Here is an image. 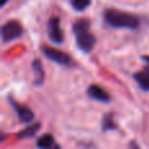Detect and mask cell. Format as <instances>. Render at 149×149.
Listing matches in <instances>:
<instances>
[{"mask_svg": "<svg viewBox=\"0 0 149 149\" xmlns=\"http://www.w3.org/2000/svg\"><path fill=\"white\" fill-rule=\"evenodd\" d=\"M103 20L109 26L114 29H128V30H136L141 24L139 16L128 12H122L119 9H106L103 12Z\"/></svg>", "mask_w": 149, "mask_h": 149, "instance_id": "6da1fadb", "label": "cell"}, {"mask_svg": "<svg viewBox=\"0 0 149 149\" xmlns=\"http://www.w3.org/2000/svg\"><path fill=\"white\" fill-rule=\"evenodd\" d=\"M76 45L82 52H90L95 46V36L90 31V22L86 18L76 21L72 26Z\"/></svg>", "mask_w": 149, "mask_h": 149, "instance_id": "7a4b0ae2", "label": "cell"}, {"mask_svg": "<svg viewBox=\"0 0 149 149\" xmlns=\"http://www.w3.org/2000/svg\"><path fill=\"white\" fill-rule=\"evenodd\" d=\"M41 50L47 59L54 62V63H56V64L63 65V67H71V65L73 64L70 55L63 52V51H60V50L54 49V47H49V46H43Z\"/></svg>", "mask_w": 149, "mask_h": 149, "instance_id": "3957f363", "label": "cell"}, {"mask_svg": "<svg viewBox=\"0 0 149 149\" xmlns=\"http://www.w3.org/2000/svg\"><path fill=\"white\" fill-rule=\"evenodd\" d=\"M24 33V29L21 26L20 22L12 20L5 22L1 26V39L3 43H8V42H12L15 39H18Z\"/></svg>", "mask_w": 149, "mask_h": 149, "instance_id": "277c9868", "label": "cell"}, {"mask_svg": "<svg viewBox=\"0 0 149 149\" xmlns=\"http://www.w3.org/2000/svg\"><path fill=\"white\" fill-rule=\"evenodd\" d=\"M47 36L50 41L55 45H60L64 41V34L60 28V20L59 17H51L47 22Z\"/></svg>", "mask_w": 149, "mask_h": 149, "instance_id": "5b68a950", "label": "cell"}, {"mask_svg": "<svg viewBox=\"0 0 149 149\" xmlns=\"http://www.w3.org/2000/svg\"><path fill=\"white\" fill-rule=\"evenodd\" d=\"M8 100H9V105L12 106V109L15 110L16 115L18 116L20 122H22V123H33L34 113L28 107V106L22 105V103L16 102V101L13 100V98H10V97L8 98Z\"/></svg>", "mask_w": 149, "mask_h": 149, "instance_id": "8992f818", "label": "cell"}, {"mask_svg": "<svg viewBox=\"0 0 149 149\" xmlns=\"http://www.w3.org/2000/svg\"><path fill=\"white\" fill-rule=\"evenodd\" d=\"M86 94L89 95L92 100L94 101H98V102H103V103H109L111 101V97L102 86L100 85H89L86 89Z\"/></svg>", "mask_w": 149, "mask_h": 149, "instance_id": "52a82bcc", "label": "cell"}, {"mask_svg": "<svg viewBox=\"0 0 149 149\" xmlns=\"http://www.w3.org/2000/svg\"><path fill=\"white\" fill-rule=\"evenodd\" d=\"M31 70H33V73H34L33 85L34 86H42L45 81V71H43V67H42L41 60L34 59L31 62Z\"/></svg>", "mask_w": 149, "mask_h": 149, "instance_id": "ba28073f", "label": "cell"}, {"mask_svg": "<svg viewBox=\"0 0 149 149\" xmlns=\"http://www.w3.org/2000/svg\"><path fill=\"white\" fill-rule=\"evenodd\" d=\"M38 149H60L59 145L55 143V139L51 134H45L37 140L36 143Z\"/></svg>", "mask_w": 149, "mask_h": 149, "instance_id": "9c48e42d", "label": "cell"}, {"mask_svg": "<svg viewBox=\"0 0 149 149\" xmlns=\"http://www.w3.org/2000/svg\"><path fill=\"white\" fill-rule=\"evenodd\" d=\"M134 79L143 90L149 92V67H144L141 71L136 72L134 74Z\"/></svg>", "mask_w": 149, "mask_h": 149, "instance_id": "30bf717a", "label": "cell"}, {"mask_svg": "<svg viewBox=\"0 0 149 149\" xmlns=\"http://www.w3.org/2000/svg\"><path fill=\"white\" fill-rule=\"evenodd\" d=\"M39 128H41V123H31L29 127H26V128H24L21 132H18L17 137H20V139H28V137H31L39 131Z\"/></svg>", "mask_w": 149, "mask_h": 149, "instance_id": "8fae6325", "label": "cell"}, {"mask_svg": "<svg viewBox=\"0 0 149 149\" xmlns=\"http://www.w3.org/2000/svg\"><path fill=\"white\" fill-rule=\"evenodd\" d=\"M101 128L102 131H109V130H115L116 128V123L114 119V114L107 113L103 115L102 118V123H101Z\"/></svg>", "mask_w": 149, "mask_h": 149, "instance_id": "7c38bea8", "label": "cell"}, {"mask_svg": "<svg viewBox=\"0 0 149 149\" xmlns=\"http://www.w3.org/2000/svg\"><path fill=\"white\" fill-rule=\"evenodd\" d=\"M71 5L77 12H82L90 5V0H71Z\"/></svg>", "mask_w": 149, "mask_h": 149, "instance_id": "4fadbf2b", "label": "cell"}, {"mask_svg": "<svg viewBox=\"0 0 149 149\" xmlns=\"http://www.w3.org/2000/svg\"><path fill=\"white\" fill-rule=\"evenodd\" d=\"M141 59L144 60V62H145V63H147V64L149 65V55H143V56H141Z\"/></svg>", "mask_w": 149, "mask_h": 149, "instance_id": "5bb4252c", "label": "cell"}, {"mask_svg": "<svg viewBox=\"0 0 149 149\" xmlns=\"http://www.w3.org/2000/svg\"><path fill=\"white\" fill-rule=\"evenodd\" d=\"M130 148H131V149H139V147H137V144L135 141H132L131 144H130Z\"/></svg>", "mask_w": 149, "mask_h": 149, "instance_id": "9a60e30c", "label": "cell"}, {"mask_svg": "<svg viewBox=\"0 0 149 149\" xmlns=\"http://www.w3.org/2000/svg\"><path fill=\"white\" fill-rule=\"evenodd\" d=\"M7 1H8V0H1V1H0V5H1V7H4V5L7 4Z\"/></svg>", "mask_w": 149, "mask_h": 149, "instance_id": "2e32d148", "label": "cell"}]
</instances>
